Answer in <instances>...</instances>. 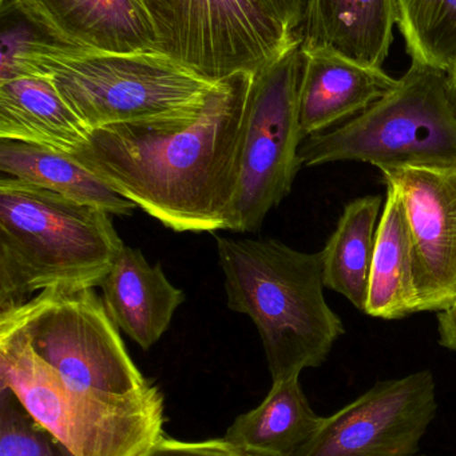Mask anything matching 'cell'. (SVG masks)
Segmentation results:
<instances>
[{"label":"cell","instance_id":"2e32d148","mask_svg":"<svg viewBox=\"0 0 456 456\" xmlns=\"http://www.w3.org/2000/svg\"><path fill=\"white\" fill-rule=\"evenodd\" d=\"M90 133L47 77L21 75L0 80V139L71 154Z\"/></svg>","mask_w":456,"mask_h":456},{"label":"cell","instance_id":"52a82bcc","mask_svg":"<svg viewBox=\"0 0 456 456\" xmlns=\"http://www.w3.org/2000/svg\"><path fill=\"white\" fill-rule=\"evenodd\" d=\"M0 326L18 334L40 362L72 387L128 396L153 386L129 355L104 299L90 287L43 289L0 311Z\"/></svg>","mask_w":456,"mask_h":456},{"label":"cell","instance_id":"4fadbf2b","mask_svg":"<svg viewBox=\"0 0 456 456\" xmlns=\"http://www.w3.org/2000/svg\"><path fill=\"white\" fill-rule=\"evenodd\" d=\"M398 86L399 79L383 69L363 66L334 53H304L299 90L303 134L307 138L353 119Z\"/></svg>","mask_w":456,"mask_h":456},{"label":"cell","instance_id":"ac0fdd59","mask_svg":"<svg viewBox=\"0 0 456 456\" xmlns=\"http://www.w3.org/2000/svg\"><path fill=\"white\" fill-rule=\"evenodd\" d=\"M300 377L273 382L264 401L236 418L222 439L254 456H294L318 430Z\"/></svg>","mask_w":456,"mask_h":456},{"label":"cell","instance_id":"9a60e30c","mask_svg":"<svg viewBox=\"0 0 456 456\" xmlns=\"http://www.w3.org/2000/svg\"><path fill=\"white\" fill-rule=\"evenodd\" d=\"M104 303L115 326L144 350H149L170 326L184 303L160 263L150 265L141 249L123 247L101 283Z\"/></svg>","mask_w":456,"mask_h":456},{"label":"cell","instance_id":"603a6c76","mask_svg":"<svg viewBox=\"0 0 456 456\" xmlns=\"http://www.w3.org/2000/svg\"><path fill=\"white\" fill-rule=\"evenodd\" d=\"M144 456H254L228 444L225 439L184 442L166 438L154 444Z\"/></svg>","mask_w":456,"mask_h":456},{"label":"cell","instance_id":"e0dca14e","mask_svg":"<svg viewBox=\"0 0 456 456\" xmlns=\"http://www.w3.org/2000/svg\"><path fill=\"white\" fill-rule=\"evenodd\" d=\"M386 187L364 314L398 321L418 314L414 247L403 200L393 184Z\"/></svg>","mask_w":456,"mask_h":456},{"label":"cell","instance_id":"ffe728a7","mask_svg":"<svg viewBox=\"0 0 456 456\" xmlns=\"http://www.w3.org/2000/svg\"><path fill=\"white\" fill-rule=\"evenodd\" d=\"M380 210L379 195H367L348 203L336 230L321 251L324 286L347 297L363 313L369 299Z\"/></svg>","mask_w":456,"mask_h":456},{"label":"cell","instance_id":"44dd1931","mask_svg":"<svg viewBox=\"0 0 456 456\" xmlns=\"http://www.w3.org/2000/svg\"><path fill=\"white\" fill-rule=\"evenodd\" d=\"M412 63L449 74L456 63V0H396Z\"/></svg>","mask_w":456,"mask_h":456},{"label":"cell","instance_id":"4316f807","mask_svg":"<svg viewBox=\"0 0 456 456\" xmlns=\"http://www.w3.org/2000/svg\"><path fill=\"white\" fill-rule=\"evenodd\" d=\"M2 2H3V0H2Z\"/></svg>","mask_w":456,"mask_h":456},{"label":"cell","instance_id":"ba28073f","mask_svg":"<svg viewBox=\"0 0 456 456\" xmlns=\"http://www.w3.org/2000/svg\"><path fill=\"white\" fill-rule=\"evenodd\" d=\"M155 47L220 82L256 74L302 43L257 0H139Z\"/></svg>","mask_w":456,"mask_h":456},{"label":"cell","instance_id":"277c9868","mask_svg":"<svg viewBox=\"0 0 456 456\" xmlns=\"http://www.w3.org/2000/svg\"><path fill=\"white\" fill-rule=\"evenodd\" d=\"M123 247L102 208L0 178V311L51 287L101 286Z\"/></svg>","mask_w":456,"mask_h":456},{"label":"cell","instance_id":"cb8c5ba5","mask_svg":"<svg viewBox=\"0 0 456 456\" xmlns=\"http://www.w3.org/2000/svg\"><path fill=\"white\" fill-rule=\"evenodd\" d=\"M257 2L289 31L300 35L307 0H257Z\"/></svg>","mask_w":456,"mask_h":456},{"label":"cell","instance_id":"d4e9b609","mask_svg":"<svg viewBox=\"0 0 456 456\" xmlns=\"http://www.w3.org/2000/svg\"><path fill=\"white\" fill-rule=\"evenodd\" d=\"M439 343L447 350L456 351V302L438 313Z\"/></svg>","mask_w":456,"mask_h":456},{"label":"cell","instance_id":"8992f818","mask_svg":"<svg viewBox=\"0 0 456 456\" xmlns=\"http://www.w3.org/2000/svg\"><path fill=\"white\" fill-rule=\"evenodd\" d=\"M305 167L369 163L382 170L456 165V110L449 74L412 63L399 86L344 125L307 136Z\"/></svg>","mask_w":456,"mask_h":456},{"label":"cell","instance_id":"9c48e42d","mask_svg":"<svg viewBox=\"0 0 456 456\" xmlns=\"http://www.w3.org/2000/svg\"><path fill=\"white\" fill-rule=\"evenodd\" d=\"M304 53L300 45L253 75L249 93L240 181L229 231L257 232L291 192L303 167L299 90Z\"/></svg>","mask_w":456,"mask_h":456},{"label":"cell","instance_id":"5bb4252c","mask_svg":"<svg viewBox=\"0 0 456 456\" xmlns=\"http://www.w3.org/2000/svg\"><path fill=\"white\" fill-rule=\"evenodd\" d=\"M395 24L396 0H307L300 47L383 69Z\"/></svg>","mask_w":456,"mask_h":456},{"label":"cell","instance_id":"30bf717a","mask_svg":"<svg viewBox=\"0 0 456 456\" xmlns=\"http://www.w3.org/2000/svg\"><path fill=\"white\" fill-rule=\"evenodd\" d=\"M436 407L435 379L428 370L377 382L323 418L294 456H417Z\"/></svg>","mask_w":456,"mask_h":456},{"label":"cell","instance_id":"7402d4cb","mask_svg":"<svg viewBox=\"0 0 456 456\" xmlns=\"http://www.w3.org/2000/svg\"><path fill=\"white\" fill-rule=\"evenodd\" d=\"M0 456H72L42 428L15 394L0 387Z\"/></svg>","mask_w":456,"mask_h":456},{"label":"cell","instance_id":"6da1fadb","mask_svg":"<svg viewBox=\"0 0 456 456\" xmlns=\"http://www.w3.org/2000/svg\"><path fill=\"white\" fill-rule=\"evenodd\" d=\"M253 75L221 80L187 114L96 128L70 155L176 232L229 230Z\"/></svg>","mask_w":456,"mask_h":456},{"label":"cell","instance_id":"d6986e66","mask_svg":"<svg viewBox=\"0 0 456 456\" xmlns=\"http://www.w3.org/2000/svg\"><path fill=\"white\" fill-rule=\"evenodd\" d=\"M0 173L102 208L110 216H129L137 208L71 155L39 144L0 139Z\"/></svg>","mask_w":456,"mask_h":456},{"label":"cell","instance_id":"8fae6325","mask_svg":"<svg viewBox=\"0 0 456 456\" xmlns=\"http://www.w3.org/2000/svg\"><path fill=\"white\" fill-rule=\"evenodd\" d=\"M406 208L414 247L418 313L456 302V165L380 171Z\"/></svg>","mask_w":456,"mask_h":456},{"label":"cell","instance_id":"484cf974","mask_svg":"<svg viewBox=\"0 0 456 456\" xmlns=\"http://www.w3.org/2000/svg\"><path fill=\"white\" fill-rule=\"evenodd\" d=\"M450 80V90H452V101H454V106L456 110V63L452 67V71L449 72Z\"/></svg>","mask_w":456,"mask_h":456},{"label":"cell","instance_id":"3957f363","mask_svg":"<svg viewBox=\"0 0 456 456\" xmlns=\"http://www.w3.org/2000/svg\"><path fill=\"white\" fill-rule=\"evenodd\" d=\"M228 307L253 321L273 382L320 367L345 330L324 297L323 254L217 236Z\"/></svg>","mask_w":456,"mask_h":456},{"label":"cell","instance_id":"7c38bea8","mask_svg":"<svg viewBox=\"0 0 456 456\" xmlns=\"http://www.w3.org/2000/svg\"><path fill=\"white\" fill-rule=\"evenodd\" d=\"M10 2L40 35L59 45L112 53L157 50L139 0Z\"/></svg>","mask_w":456,"mask_h":456},{"label":"cell","instance_id":"5b68a950","mask_svg":"<svg viewBox=\"0 0 456 456\" xmlns=\"http://www.w3.org/2000/svg\"><path fill=\"white\" fill-rule=\"evenodd\" d=\"M0 387L72 456H144L165 436V402L157 386L128 396L72 387L0 326Z\"/></svg>","mask_w":456,"mask_h":456},{"label":"cell","instance_id":"7a4b0ae2","mask_svg":"<svg viewBox=\"0 0 456 456\" xmlns=\"http://www.w3.org/2000/svg\"><path fill=\"white\" fill-rule=\"evenodd\" d=\"M0 80L47 77L88 130L178 117L205 103L220 82L158 50L112 53L70 47L37 32L3 31Z\"/></svg>","mask_w":456,"mask_h":456}]
</instances>
